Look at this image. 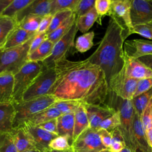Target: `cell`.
<instances>
[{"label":"cell","mask_w":152,"mask_h":152,"mask_svg":"<svg viewBox=\"0 0 152 152\" xmlns=\"http://www.w3.org/2000/svg\"><path fill=\"white\" fill-rule=\"evenodd\" d=\"M15 115L12 103L0 104V133L11 132Z\"/></svg>","instance_id":"19"},{"label":"cell","mask_w":152,"mask_h":152,"mask_svg":"<svg viewBox=\"0 0 152 152\" xmlns=\"http://www.w3.org/2000/svg\"><path fill=\"white\" fill-rule=\"evenodd\" d=\"M0 152H18L10 132L0 133Z\"/></svg>","instance_id":"38"},{"label":"cell","mask_w":152,"mask_h":152,"mask_svg":"<svg viewBox=\"0 0 152 152\" xmlns=\"http://www.w3.org/2000/svg\"><path fill=\"white\" fill-rule=\"evenodd\" d=\"M107 152H110V151L108 150V151H107Z\"/></svg>","instance_id":"57"},{"label":"cell","mask_w":152,"mask_h":152,"mask_svg":"<svg viewBox=\"0 0 152 152\" xmlns=\"http://www.w3.org/2000/svg\"><path fill=\"white\" fill-rule=\"evenodd\" d=\"M125 65L123 68L125 74L132 78L142 80L152 78V69L138 59L128 58L125 55Z\"/></svg>","instance_id":"17"},{"label":"cell","mask_w":152,"mask_h":152,"mask_svg":"<svg viewBox=\"0 0 152 152\" xmlns=\"http://www.w3.org/2000/svg\"><path fill=\"white\" fill-rule=\"evenodd\" d=\"M15 18L0 15V49L3 48L8 37L17 27Z\"/></svg>","instance_id":"25"},{"label":"cell","mask_w":152,"mask_h":152,"mask_svg":"<svg viewBox=\"0 0 152 152\" xmlns=\"http://www.w3.org/2000/svg\"><path fill=\"white\" fill-rule=\"evenodd\" d=\"M81 102L74 100L57 99L52 106L56 107L62 114L75 113Z\"/></svg>","instance_id":"33"},{"label":"cell","mask_w":152,"mask_h":152,"mask_svg":"<svg viewBox=\"0 0 152 152\" xmlns=\"http://www.w3.org/2000/svg\"><path fill=\"white\" fill-rule=\"evenodd\" d=\"M56 100L53 96L47 94L24 102L12 103L15 110L13 128L22 125L38 113L52 106Z\"/></svg>","instance_id":"3"},{"label":"cell","mask_w":152,"mask_h":152,"mask_svg":"<svg viewBox=\"0 0 152 152\" xmlns=\"http://www.w3.org/2000/svg\"><path fill=\"white\" fill-rule=\"evenodd\" d=\"M121 152H132V151H131V150L129 148H128L125 147L124 149L122 150V151Z\"/></svg>","instance_id":"55"},{"label":"cell","mask_w":152,"mask_h":152,"mask_svg":"<svg viewBox=\"0 0 152 152\" xmlns=\"http://www.w3.org/2000/svg\"><path fill=\"white\" fill-rule=\"evenodd\" d=\"M43 68L42 62L28 61L14 75L12 103L21 101L23 94L42 72Z\"/></svg>","instance_id":"5"},{"label":"cell","mask_w":152,"mask_h":152,"mask_svg":"<svg viewBox=\"0 0 152 152\" xmlns=\"http://www.w3.org/2000/svg\"><path fill=\"white\" fill-rule=\"evenodd\" d=\"M33 0H12L1 15L15 18L16 15L28 6Z\"/></svg>","instance_id":"35"},{"label":"cell","mask_w":152,"mask_h":152,"mask_svg":"<svg viewBox=\"0 0 152 152\" xmlns=\"http://www.w3.org/2000/svg\"><path fill=\"white\" fill-rule=\"evenodd\" d=\"M151 114H152V113H151Z\"/></svg>","instance_id":"58"},{"label":"cell","mask_w":152,"mask_h":152,"mask_svg":"<svg viewBox=\"0 0 152 152\" xmlns=\"http://www.w3.org/2000/svg\"><path fill=\"white\" fill-rule=\"evenodd\" d=\"M61 115L56 107L52 106L38 113L27 122L35 125H39L50 120L56 119Z\"/></svg>","instance_id":"28"},{"label":"cell","mask_w":152,"mask_h":152,"mask_svg":"<svg viewBox=\"0 0 152 152\" xmlns=\"http://www.w3.org/2000/svg\"><path fill=\"white\" fill-rule=\"evenodd\" d=\"M112 0H95L94 7L99 15L97 23L102 24V18L107 15L110 7Z\"/></svg>","instance_id":"41"},{"label":"cell","mask_w":152,"mask_h":152,"mask_svg":"<svg viewBox=\"0 0 152 152\" xmlns=\"http://www.w3.org/2000/svg\"><path fill=\"white\" fill-rule=\"evenodd\" d=\"M97 132L99 134L102 144L106 148L108 149L112 141V133L104 129H97Z\"/></svg>","instance_id":"48"},{"label":"cell","mask_w":152,"mask_h":152,"mask_svg":"<svg viewBox=\"0 0 152 152\" xmlns=\"http://www.w3.org/2000/svg\"><path fill=\"white\" fill-rule=\"evenodd\" d=\"M124 55L130 58L139 59L152 55V41L144 39H133L125 41Z\"/></svg>","instance_id":"15"},{"label":"cell","mask_w":152,"mask_h":152,"mask_svg":"<svg viewBox=\"0 0 152 152\" xmlns=\"http://www.w3.org/2000/svg\"><path fill=\"white\" fill-rule=\"evenodd\" d=\"M54 68L56 78L49 95L56 99L114 108L117 96L110 90L105 74L99 66L87 59L73 61L64 57Z\"/></svg>","instance_id":"1"},{"label":"cell","mask_w":152,"mask_h":152,"mask_svg":"<svg viewBox=\"0 0 152 152\" xmlns=\"http://www.w3.org/2000/svg\"><path fill=\"white\" fill-rule=\"evenodd\" d=\"M107 151H108V149H106V150H103V151H100V152H107Z\"/></svg>","instance_id":"56"},{"label":"cell","mask_w":152,"mask_h":152,"mask_svg":"<svg viewBox=\"0 0 152 152\" xmlns=\"http://www.w3.org/2000/svg\"><path fill=\"white\" fill-rule=\"evenodd\" d=\"M56 78L55 68L43 66L42 72L23 95L21 102L49 94Z\"/></svg>","instance_id":"6"},{"label":"cell","mask_w":152,"mask_h":152,"mask_svg":"<svg viewBox=\"0 0 152 152\" xmlns=\"http://www.w3.org/2000/svg\"><path fill=\"white\" fill-rule=\"evenodd\" d=\"M58 135L66 137L71 145L73 142L74 113L62 114L57 118Z\"/></svg>","instance_id":"20"},{"label":"cell","mask_w":152,"mask_h":152,"mask_svg":"<svg viewBox=\"0 0 152 152\" xmlns=\"http://www.w3.org/2000/svg\"><path fill=\"white\" fill-rule=\"evenodd\" d=\"M132 152H152L149 146L141 116L134 110L133 115Z\"/></svg>","instance_id":"14"},{"label":"cell","mask_w":152,"mask_h":152,"mask_svg":"<svg viewBox=\"0 0 152 152\" xmlns=\"http://www.w3.org/2000/svg\"><path fill=\"white\" fill-rule=\"evenodd\" d=\"M94 33L93 31L87 32L80 36L76 40L75 47L77 51L84 53L88 50L93 46V39Z\"/></svg>","instance_id":"32"},{"label":"cell","mask_w":152,"mask_h":152,"mask_svg":"<svg viewBox=\"0 0 152 152\" xmlns=\"http://www.w3.org/2000/svg\"><path fill=\"white\" fill-rule=\"evenodd\" d=\"M115 109L119 112L121 124L118 128L125 143L126 147L132 150V125L134 107L131 100H123L118 97Z\"/></svg>","instance_id":"7"},{"label":"cell","mask_w":152,"mask_h":152,"mask_svg":"<svg viewBox=\"0 0 152 152\" xmlns=\"http://www.w3.org/2000/svg\"><path fill=\"white\" fill-rule=\"evenodd\" d=\"M131 0H112L110 10L107 14L119 21L128 30L129 34H133V26L131 18Z\"/></svg>","instance_id":"12"},{"label":"cell","mask_w":152,"mask_h":152,"mask_svg":"<svg viewBox=\"0 0 152 152\" xmlns=\"http://www.w3.org/2000/svg\"><path fill=\"white\" fill-rule=\"evenodd\" d=\"M52 0H33L28 6L20 11L15 18L18 23L25 17L30 15L45 16L50 13Z\"/></svg>","instance_id":"18"},{"label":"cell","mask_w":152,"mask_h":152,"mask_svg":"<svg viewBox=\"0 0 152 152\" xmlns=\"http://www.w3.org/2000/svg\"><path fill=\"white\" fill-rule=\"evenodd\" d=\"M78 30L75 22L69 30L54 44L51 54L41 62L45 67L53 68L58 61L66 57L67 52L74 45V39Z\"/></svg>","instance_id":"8"},{"label":"cell","mask_w":152,"mask_h":152,"mask_svg":"<svg viewBox=\"0 0 152 152\" xmlns=\"http://www.w3.org/2000/svg\"><path fill=\"white\" fill-rule=\"evenodd\" d=\"M43 129L52 133L56 135H58V128H57V118L50 120L43 124H42L39 125H37Z\"/></svg>","instance_id":"47"},{"label":"cell","mask_w":152,"mask_h":152,"mask_svg":"<svg viewBox=\"0 0 152 152\" xmlns=\"http://www.w3.org/2000/svg\"><path fill=\"white\" fill-rule=\"evenodd\" d=\"M47 152H74V151H73V150L71 147L69 149L66 150H64V151H56V150H53L49 149V150L47 151Z\"/></svg>","instance_id":"53"},{"label":"cell","mask_w":152,"mask_h":152,"mask_svg":"<svg viewBox=\"0 0 152 152\" xmlns=\"http://www.w3.org/2000/svg\"><path fill=\"white\" fill-rule=\"evenodd\" d=\"M12 0H0V15L11 3Z\"/></svg>","instance_id":"51"},{"label":"cell","mask_w":152,"mask_h":152,"mask_svg":"<svg viewBox=\"0 0 152 152\" xmlns=\"http://www.w3.org/2000/svg\"><path fill=\"white\" fill-rule=\"evenodd\" d=\"M95 0H79L74 12L77 17L83 15L94 7Z\"/></svg>","instance_id":"42"},{"label":"cell","mask_w":152,"mask_h":152,"mask_svg":"<svg viewBox=\"0 0 152 152\" xmlns=\"http://www.w3.org/2000/svg\"><path fill=\"white\" fill-rule=\"evenodd\" d=\"M152 87V78L140 80L133 98L149 90Z\"/></svg>","instance_id":"45"},{"label":"cell","mask_w":152,"mask_h":152,"mask_svg":"<svg viewBox=\"0 0 152 152\" xmlns=\"http://www.w3.org/2000/svg\"><path fill=\"white\" fill-rule=\"evenodd\" d=\"M74 12L71 10H65L56 12L52 17V20L49 28L46 32V34L53 31L61 25H62L69 17H70Z\"/></svg>","instance_id":"34"},{"label":"cell","mask_w":152,"mask_h":152,"mask_svg":"<svg viewBox=\"0 0 152 152\" xmlns=\"http://www.w3.org/2000/svg\"><path fill=\"white\" fill-rule=\"evenodd\" d=\"M21 126L24 129L34 147L42 151L46 152L49 150L50 149L49 143L58 136V135L49 132L29 122H25Z\"/></svg>","instance_id":"11"},{"label":"cell","mask_w":152,"mask_h":152,"mask_svg":"<svg viewBox=\"0 0 152 152\" xmlns=\"http://www.w3.org/2000/svg\"><path fill=\"white\" fill-rule=\"evenodd\" d=\"M145 132L148 144L149 146L152 148V127L148 128Z\"/></svg>","instance_id":"52"},{"label":"cell","mask_w":152,"mask_h":152,"mask_svg":"<svg viewBox=\"0 0 152 152\" xmlns=\"http://www.w3.org/2000/svg\"><path fill=\"white\" fill-rule=\"evenodd\" d=\"M33 38L21 46L0 49V75H14L28 62L29 49Z\"/></svg>","instance_id":"4"},{"label":"cell","mask_w":152,"mask_h":152,"mask_svg":"<svg viewBox=\"0 0 152 152\" xmlns=\"http://www.w3.org/2000/svg\"><path fill=\"white\" fill-rule=\"evenodd\" d=\"M42 17L34 15H27L18 23V26L27 31L37 33Z\"/></svg>","instance_id":"31"},{"label":"cell","mask_w":152,"mask_h":152,"mask_svg":"<svg viewBox=\"0 0 152 152\" xmlns=\"http://www.w3.org/2000/svg\"><path fill=\"white\" fill-rule=\"evenodd\" d=\"M23 152H45V151H40L37 148H34V149H32V150H27V151H23ZM47 152V151H46Z\"/></svg>","instance_id":"54"},{"label":"cell","mask_w":152,"mask_h":152,"mask_svg":"<svg viewBox=\"0 0 152 152\" xmlns=\"http://www.w3.org/2000/svg\"><path fill=\"white\" fill-rule=\"evenodd\" d=\"M121 124V120H120V116L119 112L117 110L115 113H114L111 116L107 118L101 124L99 125V129H104L109 132H112L115 129L118 128Z\"/></svg>","instance_id":"39"},{"label":"cell","mask_w":152,"mask_h":152,"mask_svg":"<svg viewBox=\"0 0 152 152\" xmlns=\"http://www.w3.org/2000/svg\"><path fill=\"white\" fill-rule=\"evenodd\" d=\"M152 99L141 115V119L145 131L152 127Z\"/></svg>","instance_id":"43"},{"label":"cell","mask_w":152,"mask_h":152,"mask_svg":"<svg viewBox=\"0 0 152 152\" xmlns=\"http://www.w3.org/2000/svg\"><path fill=\"white\" fill-rule=\"evenodd\" d=\"M76 18L77 16L74 12L72 15L69 17L62 25H61L53 31L48 34L47 35V39L50 40L54 44L56 43L69 30L72 25L75 23Z\"/></svg>","instance_id":"29"},{"label":"cell","mask_w":152,"mask_h":152,"mask_svg":"<svg viewBox=\"0 0 152 152\" xmlns=\"http://www.w3.org/2000/svg\"><path fill=\"white\" fill-rule=\"evenodd\" d=\"M14 90V75H0V104L12 103Z\"/></svg>","instance_id":"22"},{"label":"cell","mask_w":152,"mask_h":152,"mask_svg":"<svg viewBox=\"0 0 152 152\" xmlns=\"http://www.w3.org/2000/svg\"><path fill=\"white\" fill-rule=\"evenodd\" d=\"M89 128V121L85 104L81 103L74 113V128L73 142L86 129Z\"/></svg>","instance_id":"23"},{"label":"cell","mask_w":152,"mask_h":152,"mask_svg":"<svg viewBox=\"0 0 152 152\" xmlns=\"http://www.w3.org/2000/svg\"><path fill=\"white\" fill-rule=\"evenodd\" d=\"M152 99V87L148 91L131 100L134 110L141 116Z\"/></svg>","instance_id":"30"},{"label":"cell","mask_w":152,"mask_h":152,"mask_svg":"<svg viewBox=\"0 0 152 152\" xmlns=\"http://www.w3.org/2000/svg\"><path fill=\"white\" fill-rule=\"evenodd\" d=\"M36 33L24 30L17 26L8 37L2 49H8L21 46L33 38Z\"/></svg>","instance_id":"21"},{"label":"cell","mask_w":152,"mask_h":152,"mask_svg":"<svg viewBox=\"0 0 152 152\" xmlns=\"http://www.w3.org/2000/svg\"><path fill=\"white\" fill-rule=\"evenodd\" d=\"M99 15L95 9L93 8L87 13L77 17L75 23L78 30L84 34L87 33L88 30L93 26L96 21H97Z\"/></svg>","instance_id":"27"},{"label":"cell","mask_w":152,"mask_h":152,"mask_svg":"<svg viewBox=\"0 0 152 152\" xmlns=\"http://www.w3.org/2000/svg\"><path fill=\"white\" fill-rule=\"evenodd\" d=\"M128 30L119 21L110 18L104 36L96 50L87 59L104 71L109 84L112 78L124 68V43L129 36Z\"/></svg>","instance_id":"2"},{"label":"cell","mask_w":152,"mask_h":152,"mask_svg":"<svg viewBox=\"0 0 152 152\" xmlns=\"http://www.w3.org/2000/svg\"><path fill=\"white\" fill-rule=\"evenodd\" d=\"M131 18L133 27L152 23V0H131Z\"/></svg>","instance_id":"13"},{"label":"cell","mask_w":152,"mask_h":152,"mask_svg":"<svg viewBox=\"0 0 152 152\" xmlns=\"http://www.w3.org/2000/svg\"><path fill=\"white\" fill-rule=\"evenodd\" d=\"M112 138L108 150L110 152H121L125 146L124 138L118 128L111 132Z\"/></svg>","instance_id":"37"},{"label":"cell","mask_w":152,"mask_h":152,"mask_svg":"<svg viewBox=\"0 0 152 152\" xmlns=\"http://www.w3.org/2000/svg\"><path fill=\"white\" fill-rule=\"evenodd\" d=\"M133 33L152 40V23L142 24L133 27Z\"/></svg>","instance_id":"44"},{"label":"cell","mask_w":152,"mask_h":152,"mask_svg":"<svg viewBox=\"0 0 152 152\" xmlns=\"http://www.w3.org/2000/svg\"><path fill=\"white\" fill-rule=\"evenodd\" d=\"M74 152H100L107 149L102 142L97 130L88 128L72 142Z\"/></svg>","instance_id":"10"},{"label":"cell","mask_w":152,"mask_h":152,"mask_svg":"<svg viewBox=\"0 0 152 152\" xmlns=\"http://www.w3.org/2000/svg\"><path fill=\"white\" fill-rule=\"evenodd\" d=\"M79 0H52L50 14L54 15L56 12L71 10L73 12Z\"/></svg>","instance_id":"36"},{"label":"cell","mask_w":152,"mask_h":152,"mask_svg":"<svg viewBox=\"0 0 152 152\" xmlns=\"http://www.w3.org/2000/svg\"><path fill=\"white\" fill-rule=\"evenodd\" d=\"M49 147L53 150L64 151L71 148V145L66 137L58 135L50 141Z\"/></svg>","instance_id":"40"},{"label":"cell","mask_w":152,"mask_h":152,"mask_svg":"<svg viewBox=\"0 0 152 152\" xmlns=\"http://www.w3.org/2000/svg\"><path fill=\"white\" fill-rule=\"evenodd\" d=\"M46 39L47 34L46 33H36V34L33 37L31 42L29 49V53L34 51Z\"/></svg>","instance_id":"46"},{"label":"cell","mask_w":152,"mask_h":152,"mask_svg":"<svg viewBox=\"0 0 152 152\" xmlns=\"http://www.w3.org/2000/svg\"><path fill=\"white\" fill-rule=\"evenodd\" d=\"M10 134L18 152L36 148L22 126L14 128Z\"/></svg>","instance_id":"24"},{"label":"cell","mask_w":152,"mask_h":152,"mask_svg":"<svg viewBox=\"0 0 152 152\" xmlns=\"http://www.w3.org/2000/svg\"><path fill=\"white\" fill-rule=\"evenodd\" d=\"M138 59L145 65L152 69V55L140 58Z\"/></svg>","instance_id":"50"},{"label":"cell","mask_w":152,"mask_h":152,"mask_svg":"<svg viewBox=\"0 0 152 152\" xmlns=\"http://www.w3.org/2000/svg\"><path fill=\"white\" fill-rule=\"evenodd\" d=\"M53 46L54 43L46 39L34 51L28 54V61H43L51 54Z\"/></svg>","instance_id":"26"},{"label":"cell","mask_w":152,"mask_h":152,"mask_svg":"<svg viewBox=\"0 0 152 152\" xmlns=\"http://www.w3.org/2000/svg\"><path fill=\"white\" fill-rule=\"evenodd\" d=\"M89 121V128L97 130L99 125L104 120L116 112V110L107 105L86 104Z\"/></svg>","instance_id":"16"},{"label":"cell","mask_w":152,"mask_h":152,"mask_svg":"<svg viewBox=\"0 0 152 152\" xmlns=\"http://www.w3.org/2000/svg\"><path fill=\"white\" fill-rule=\"evenodd\" d=\"M140 80L128 77L122 69L109 83V86L118 97L123 100H131L135 93Z\"/></svg>","instance_id":"9"},{"label":"cell","mask_w":152,"mask_h":152,"mask_svg":"<svg viewBox=\"0 0 152 152\" xmlns=\"http://www.w3.org/2000/svg\"><path fill=\"white\" fill-rule=\"evenodd\" d=\"M53 15L52 14H48L45 16H43L41 20L40 23L39 28L37 30V33H46L49 28L50 24L51 23L52 20Z\"/></svg>","instance_id":"49"}]
</instances>
